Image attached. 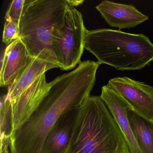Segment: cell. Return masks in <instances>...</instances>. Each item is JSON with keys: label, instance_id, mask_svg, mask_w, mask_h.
Wrapping results in <instances>:
<instances>
[{"label": "cell", "instance_id": "obj_17", "mask_svg": "<svg viewBox=\"0 0 153 153\" xmlns=\"http://www.w3.org/2000/svg\"><path fill=\"white\" fill-rule=\"evenodd\" d=\"M68 3L69 5L72 7H76V6H79V5L82 4L84 2V1H70V0H68Z\"/></svg>", "mask_w": 153, "mask_h": 153}, {"label": "cell", "instance_id": "obj_14", "mask_svg": "<svg viewBox=\"0 0 153 153\" xmlns=\"http://www.w3.org/2000/svg\"><path fill=\"white\" fill-rule=\"evenodd\" d=\"M0 102L1 153H9L8 147L13 129L12 105L7 94L1 97Z\"/></svg>", "mask_w": 153, "mask_h": 153}, {"label": "cell", "instance_id": "obj_12", "mask_svg": "<svg viewBox=\"0 0 153 153\" xmlns=\"http://www.w3.org/2000/svg\"><path fill=\"white\" fill-rule=\"evenodd\" d=\"M54 68H59L54 63L38 58H33L30 64L25 69L16 80L8 87L9 99L13 103L34 82L46 71Z\"/></svg>", "mask_w": 153, "mask_h": 153}, {"label": "cell", "instance_id": "obj_10", "mask_svg": "<svg viewBox=\"0 0 153 153\" xmlns=\"http://www.w3.org/2000/svg\"><path fill=\"white\" fill-rule=\"evenodd\" d=\"M100 97L109 109L118 125L130 153H143L137 143L128 117L129 106L111 88L104 85Z\"/></svg>", "mask_w": 153, "mask_h": 153}, {"label": "cell", "instance_id": "obj_13", "mask_svg": "<svg viewBox=\"0 0 153 153\" xmlns=\"http://www.w3.org/2000/svg\"><path fill=\"white\" fill-rule=\"evenodd\" d=\"M128 117L138 145L143 153H153V122L129 107Z\"/></svg>", "mask_w": 153, "mask_h": 153}, {"label": "cell", "instance_id": "obj_9", "mask_svg": "<svg viewBox=\"0 0 153 153\" xmlns=\"http://www.w3.org/2000/svg\"><path fill=\"white\" fill-rule=\"evenodd\" d=\"M96 8L110 26L119 29L136 27L149 19L132 4L103 1Z\"/></svg>", "mask_w": 153, "mask_h": 153}, {"label": "cell", "instance_id": "obj_5", "mask_svg": "<svg viewBox=\"0 0 153 153\" xmlns=\"http://www.w3.org/2000/svg\"><path fill=\"white\" fill-rule=\"evenodd\" d=\"M87 31L82 14L68 3L64 22L51 42L53 53L62 70L72 69L81 62Z\"/></svg>", "mask_w": 153, "mask_h": 153}, {"label": "cell", "instance_id": "obj_7", "mask_svg": "<svg viewBox=\"0 0 153 153\" xmlns=\"http://www.w3.org/2000/svg\"><path fill=\"white\" fill-rule=\"evenodd\" d=\"M51 85V82L46 81L45 74H43L12 104V133L27 121L38 108L48 94Z\"/></svg>", "mask_w": 153, "mask_h": 153}, {"label": "cell", "instance_id": "obj_4", "mask_svg": "<svg viewBox=\"0 0 153 153\" xmlns=\"http://www.w3.org/2000/svg\"><path fill=\"white\" fill-rule=\"evenodd\" d=\"M68 6V0H25L19 38L31 57L58 66L52 51V40L64 22Z\"/></svg>", "mask_w": 153, "mask_h": 153}, {"label": "cell", "instance_id": "obj_8", "mask_svg": "<svg viewBox=\"0 0 153 153\" xmlns=\"http://www.w3.org/2000/svg\"><path fill=\"white\" fill-rule=\"evenodd\" d=\"M20 38L8 45L1 56L0 85L10 86L33 59Z\"/></svg>", "mask_w": 153, "mask_h": 153}, {"label": "cell", "instance_id": "obj_3", "mask_svg": "<svg viewBox=\"0 0 153 153\" xmlns=\"http://www.w3.org/2000/svg\"><path fill=\"white\" fill-rule=\"evenodd\" d=\"M85 49L99 64L117 70H138L153 62V44L143 34L108 28L87 30Z\"/></svg>", "mask_w": 153, "mask_h": 153}, {"label": "cell", "instance_id": "obj_6", "mask_svg": "<svg viewBox=\"0 0 153 153\" xmlns=\"http://www.w3.org/2000/svg\"><path fill=\"white\" fill-rule=\"evenodd\" d=\"M106 85L114 90L132 111L153 122V87L125 76L111 79Z\"/></svg>", "mask_w": 153, "mask_h": 153}, {"label": "cell", "instance_id": "obj_15", "mask_svg": "<svg viewBox=\"0 0 153 153\" xmlns=\"http://www.w3.org/2000/svg\"><path fill=\"white\" fill-rule=\"evenodd\" d=\"M19 24L5 20L2 36V42L7 46L19 39Z\"/></svg>", "mask_w": 153, "mask_h": 153}, {"label": "cell", "instance_id": "obj_2", "mask_svg": "<svg viewBox=\"0 0 153 153\" xmlns=\"http://www.w3.org/2000/svg\"><path fill=\"white\" fill-rule=\"evenodd\" d=\"M65 153H130L111 112L100 96L80 105Z\"/></svg>", "mask_w": 153, "mask_h": 153}, {"label": "cell", "instance_id": "obj_11", "mask_svg": "<svg viewBox=\"0 0 153 153\" xmlns=\"http://www.w3.org/2000/svg\"><path fill=\"white\" fill-rule=\"evenodd\" d=\"M80 106L70 109L59 118L49 131L41 153H65L71 139Z\"/></svg>", "mask_w": 153, "mask_h": 153}, {"label": "cell", "instance_id": "obj_16", "mask_svg": "<svg viewBox=\"0 0 153 153\" xmlns=\"http://www.w3.org/2000/svg\"><path fill=\"white\" fill-rule=\"evenodd\" d=\"M25 0H13L6 12L5 20L19 24L25 5Z\"/></svg>", "mask_w": 153, "mask_h": 153}, {"label": "cell", "instance_id": "obj_1", "mask_svg": "<svg viewBox=\"0 0 153 153\" xmlns=\"http://www.w3.org/2000/svg\"><path fill=\"white\" fill-rule=\"evenodd\" d=\"M99 66L98 62L85 61L51 82L49 92L38 108L11 133L16 153H41L49 131L59 118L90 96Z\"/></svg>", "mask_w": 153, "mask_h": 153}, {"label": "cell", "instance_id": "obj_18", "mask_svg": "<svg viewBox=\"0 0 153 153\" xmlns=\"http://www.w3.org/2000/svg\"><path fill=\"white\" fill-rule=\"evenodd\" d=\"M10 148L11 150V153H16V149L14 145V140L11 137L10 138Z\"/></svg>", "mask_w": 153, "mask_h": 153}]
</instances>
